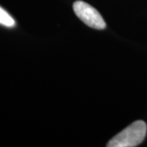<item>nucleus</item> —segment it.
<instances>
[{"instance_id": "obj_1", "label": "nucleus", "mask_w": 147, "mask_h": 147, "mask_svg": "<svg viewBox=\"0 0 147 147\" xmlns=\"http://www.w3.org/2000/svg\"><path fill=\"white\" fill-rule=\"evenodd\" d=\"M146 123L142 120L132 123L113 137L107 147H135L140 145L146 135Z\"/></svg>"}, {"instance_id": "obj_2", "label": "nucleus", "mask_w": 147, "mask_h": 147, "mask_svg": "<svg viewBox=\"0 0 147 147\" xmlns=\"http://www.w3.org/2000/svg\"><path fill=\"white\" fill-rule=\"evenodd\" d=\"M73 9L76 16L88 26L96 30H103L106 26L99 11L84 1L79 0L74 2Z\"/></svg>"}, {"instance_id": "obj_3", "label": "nucleus", "mask_w": 147, "mask_h": 147, "mask_svg": "<svg viewBox=\"0 0 147 147\" xmlns=\"http://www.w3.org/2000/svg\"><path fill=\"white\" fill-rule=\"evenodd\" d=\"M15 24V20L11 16L10 14L0 7V25L6 27H13Z\"/></svg>"}]
</instances>
